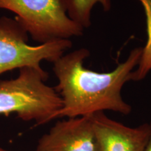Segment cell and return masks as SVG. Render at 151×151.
Instances as JSON below:
<instances>
[{
	"label": "cell",
	"instance_id": "1",
	"mask_svg": "<svg viewBox=\"0 0 151 151\" xmlns=\"http://www.w3.org/2000/svg\"><path fill=\"white\" fill-rule=\"evenodd\" d=\"M143 47L135 48L122 63L111 72L99 73L83 67L90 55L88 49L76 50L53 62L58 84L55 90L62 99L58 118H76L111 111L128 115L132 106L121 95L122 87L131 81L133 69L139 65Z\"/></svg>",
	"mask_w": 151,
	"mask_h": 151
},
{
	"label": "cell",
	"instance_id": "2",
	"mask_svg": "<svg viewBox=\"0 0 151 151\" xmlns=\"http://www.w3.org/2000/svg\"><path fill=\"white\" fill-rule=\"evenodd\" d=\"M48 73L41 69L24 67L16 78L0 81V114H16L37 125L58 118L62 99L54 88L46 84Z\"/></svg>",
	"mask_w": 151,
	"mask_h": 151
},
{
	"label": "cell",
	"instance_id": "3",
	"mask_svg": "<svg viewBox=\"0 0 151 151\" xmlns=\"http://www.w3.org/2000/svg\"><path fill=\"white\" fill-rule=\"evenodd\" d=\"M32 39L39 44L83 35L84 28L67 14V0H0Z\"/></svg>",
	"mask_w": 151,
	"mask_h": 151
},
{
	"label": "cell",
	"instance_id": "4",
	"mask_svg": "<svg viewBox=\"0 0 151 151\" xmlns=\"http://www.w3.org/2000/svg\"><path fill=\"white\" fill-rule=\"evenodd\" d=\"M27 42L28 34L16 18H0V75L24 67L41 69V62L53 63L72 46L69 39L38 46Z\"/></svg>",
	"mask_w": 151,
	"mask_h": 151
},
{
	"label": "cell",
	"instance_id": "5",
	"mask_svg": "<svg viewBox=\"0 0 151 151\" xmlns=\"http://www.w3.org/2000/svg\"><path fill=\"white\" fill-rule=\"evenodd\" d=\"M37 151H102L91 116L58 121L38 141Z\"/></svg>",
	"mask_w": 151,
	"mask_h": 151
},
{
	"label": "cell",
	"instance_id": "6",
	"mask_svg": "<svg viewBox=\"0 0 151 151\" xmlns=\"http://www.w3.org/2000/svg\"><path fill=\"white\" fill-rule=\"evenodd\" d=\"M91 120L102 151H144L150 136L149 123L130 127L104 112L91 115Z\"/></svg>",
	"mask_w": 151,
	"mask_h": 151
},
{
	"label": "cell",
	"instance_id": "7",
	"mask_svg": "<svg viewBox=\"0 0 151 151\" xmlns=\"http://www.w3.org/2000/svg\"><path fill=\"white\" fill-rule=\"evenodd\" d=\"M97 4L105 11L111 8V0H67V14L81 27L88 28L91 25L92 10Z\"/></svg>",
	"mask_w": 151,
	"mask_h": 151
},
{
	"label": "cell",
	"instance_id": "8",
	"mask_svg": "<svg viewBox=\"0 0 151 151\" xmlns=\"http://www.w3.org/2000/svg\"><path fill=\"white\" fill-rule=\"evenodd\" d=\"M142 5L146 17L148 38L144 47L137 69L132 71L131 81H139L146 78L151 70V0H138Z\"/></svg>",
	"mask_w": 151,
	"mask_h": 151
},
{
	"label": "cell",
	"instance_id": "9",
	"mask_svg": "<svg viewBox=\"0 0 151 151\" xmlns=\"http://www.w3.org/2000/svg\"><path fill=\"white\" fill-rule=\"evenodd\" d=\"M150 136H149V139L147 143L146 148H145L144 151H151V122H150Z\"/></svg>",
	"mask_w": 151,
	"mask_h": 151
},
{
	"label": "cell",
	"instance_id": "10",
	"mask_svg": "<svg viewBox=\"0 0 151 151\" xmlns=\"http://www.w3.org/2000/svg\"><path fill=\"white\" fill-rule=\"evenodd\" d=\"M0 151H9V150H5V149H4V148H1V147H0Z\"/></svg>",
	"mask_w": 151,
	"mask_h": 151
}]
</instances>
